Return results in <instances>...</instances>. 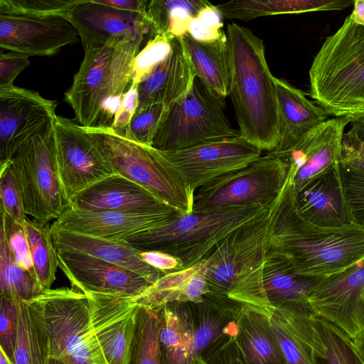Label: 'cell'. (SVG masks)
<instances>
[{"label":"cell","instance_id":"6da1fadb","mask_svg":"<svg viewBox=\"0 0 364 364\" xmlns=\"http://www.w3.org/2000/svg\"><path fill=\"white\" fill-rule=\"evenodd\" d=\"M268 250L287 258L299 274L325 277L364 259V228H327L298 214L294 186L286 183L268 213Z\"/></svg>","mask_w":364,"mask_h":364},{"label":"cell","instance_id":"7a4b0ae2","mask_svg":"<svg viewBox=\"0 0 364 364\" xmlns=\"http://www.w3.org/2000/svg\"><path fill=\"white\" fill-rule=\"evenodd\" d=\"M230 59V96L242 136L268 152L279 139L275 77L265 57L263 41L249 28L232 23L227 27Z\"/></svg>","mask_w":364,"mask_h":364},{"label":"cell","instance_id":"3957f363","mask_svg":"<svg viewBox=\"0 0 364 364\" xmlns=\"http://www.w3.org/2000/svg\"><path fill=\"white\" fill-rule=\"evenodd\" d=\"M309 76V95L328 116L364 120V26L346 16L325 38Z\"/></svg>","mask_w":364,"mask_h":364},{"label":"cell","instance_id":"277c9868","mask_svg":"<svg viewBox=\"0 0 364 364\" xmlns=\"http://www.w3.org/2000/svg\"><path fill=\"white\" fill-rule=\"evenodd\" d=\"M142 42L111 38L84 48V57L65 100L85 127H112L132 82L131 65Z\"/></svg>","mask_w":364,"mask_h":364},{"label":"cell","instance_id":"5b68a950","mask_svg":"<svg viewBox=\"0 0 364 364\" xmlns=\"http://www.w3.org/2000/svg\"><path fill=\"white\" fill-rule=\"evenodd\" d=\"M269 208L251 205L209 213L191 212L124 241L140 252L171 255L187 269L203 260L229 234L264 218Z\"/></svg>","mask_w":364,"mask_h":364},{"label":"cell","instance_id":"8992f818","mask_svg":"<svg viewBox=\"0 0 364 364\" xmlns=\"http://www.w3.org/2000/svg\"><path fill=\"white\" fill-rule=\"evenodd\" d=\"M82 129L115 173L137 183L182 214L192 212L195 192L164 151L132 141L111 127Z\"/></svg>","mask_w":364,"mask_h":364},{"label":"cell","instance_id":"52a82bcc","mask_svg":"<svg viewBox=\"0 0 364 364\" xmlns=\"http://www.w3.org/2000/svg\"><path fill=\"white\" fill-rule=\"evenodd\" d=\"M53 120L26 139L11 159L24 212L43 225L71 208L59 176Z\"/></svg>","mask_w":364,"mask_h":364},{"label":"cell","instance_id":"ba28073f","mask_svg":"<svg viewBox=\"0 0 364 364\" xmlns=\"http://www.w3.org/2000/svg\"><path fill=\"white\" fill-rule=\"evenodd\" d=\"M31 301L46 328L50 357L65 364H108L93 330L85 294L73 288L50 289Z\"/></svg>","mask_w":364,"mask_h":364},{"label":"cell","instance_id":"9c48e42d","mask_svg":"<svg viewBox=\"0 0 364 364\" xmlns=\"http://www.w3.org/2000/svg\"><path fill=\"white\" fill-rule=\"evenodd\" d=\"M224 98L196 77L189 93L166 107L152 146L174 151L240 136L224 112Z\"/></svg>","mask_w":364,"mask_h":364},{"label":"cell","instance_id":"30bf717a","mask_svg":"<svg viewBox=\"0 0 364 364\" xmlns=\"http://www.w3.org/2000/svg\"><path fill=\"white\" fill-rule=\"evenodd\" d=\"M268 232L267 214L235 230L212 250L203 259L206 295L230 299L257 279L268 251Z\"/></svg>","mask_w":364,"mask_h":364},{"label":"cell","instance_id":"8fae6325","mask_svg":"<svg viewBox=\"0 0 364 364\" xmlns=\"http://www.w3.org/2000/svg\"><path fill=\"white\" fill-rule=\"evenodd\" d=\"M287 178V164L274 153L268 152L247 166L198 189L192 212L209 213L251 205L269 208Z\"/></svg>","mask_w":364,"mask_h":364},{"label":"cell","instance_id":"7c38bea8","mask_svg":"<svg viewBox=\"0 0 364 364\" xmlns=\"http://www.w3.org/2000/svg\"><path fill=\"white\" fill-rule=\"evenodd\" d=\"M53 121L59 176L70 200L90 186L115 174L80 124L57 114Z\"/></svg>","mask_w":364,"mask_h":364},{"label":"cell","instance_id":"4fadbf2b","mask_svg":"<svg viewBox=\"0 0 364 364\" xmlns=\"http://www.w3.org/2000/svg\"><path fill=\"white\" fill-rule=\"evenodd\" d=\"M192 190L202 188L257 160L262 151L241 135L186 149L162 151Z\"/></svg>","mask_w":364,"mask_h":364},{"label":"cell","instance_id":"5bb4252c","mask_svg":"<svg viewBox=\"0 0 364 364\" xmlns=\"http://www.w3.org/2000/svg\"><path fill=\"white\" fill-rule=\"evenodd\" d=\"M308 302L316 315L344 331L352 339L364 331V259L322 277Z\"/></svg>","mask_w":364,"mask_h":364},{"label":"cell","instance_id":"9a60e30c","mask_svg":"<svg viewBox=\"0 0 364 364\" xmlns=\"http://www.w3.org/2000/svg\"><path fill=\"white\" fill-rule=\"evenodd\" d=\"M56 105L33 90L0 88V165L10 163L18 147L53 119Z\"/></svg>","mask_w":364,"mask_h":364},{"label":"cell","instance_id":"2e32d148","mask_svg":"<svg viewBox=\"0 0 364 364\" xmlns=\"http://www.w3.org/2000/svg\"><path fill=\"white\" fill-rule=\"evenodd\" d=\"M321 279L299 274L287 258L268 250L262 273L234 301L260 308L309 306V294Z\"/></svg>","mask_w":364,"mask_h":364},{"label":"cell","instance_id":"e0dca14e","mask_svg":"<svg viewBox=\"0 0 364 364\" xmlns=\"http://www.w3.org/2000/svg\"><path fill=\"white\" fill-rule=\"evenodd\" d=\"M56 250L59 268L72 288L84 294L136 296L151 285L139 274L121 266L77 251Z\"/></svg>","mask_w":364,"mask_h":364},{"label":"cell","instance_id":"ac0fdd59","mask_svg":"<svg viewBox=\"0 0 364 364\" xmlns=\"http://www.w3.org/2000/svg\"><path fill=\"white\" fill-rule=\"evenodd\" d=\"M78 33L65 18L0 15V47L28 56H51L77 41Z\"/></svg>","mask_w":364,"mask_h":364},{"label":"cell","instance_id":"d6986e66","mask_svg":"<svg viewBox=\"0 0 364 364\" xmlns=\"http://www.w3.org/2000/svg\"><path fill=\"white\" fill-rule=\"evenodd\" d=\"M294 198L296 210L306 222L327 228L355 223L343 187L340 164L313 176L298 188L294 187Z\"/></svg>","mask_w":364,"mask_h":364},{"label":"cell","instance_id":"ffe728a7","mask_svg":"<svg viewBox=\"0 0 364 364\" xmlns=\"http://www.w3.org/2000/svg\"><path fill=\"white\" fill-rule=\"evenodd\" d=\"M91 322L108 364H127L138 304L131 296L85 294Z\"/></svg>","mask_w":364,"mask_h":364},{"label":"cell","instance_id":"44dd1931","mask_svg":"<svg viewBox=\"0 0 364 364\" xmlns=\"http://www.w3.org/2000/svg\"><path fill=\"white\" fill-rule=\"evenodd\" d=\"M348 123L345 118L328 119L279 156L287 164V176L294 188L329 167L341 164L344 131Z\"/></svg>","mask_w":364,"mask_h":364},{"label":"cell","instance_id":"7402d4cb","mask_svg":"<svg viewBox=\"0 0 364 364\" xmlns=\"http://www.w3.org/2000/svg\"><path fill=\"white\" fill-rule=\"evenodd\" d=\"M183 215L178 210L161 213L129 211H90L70 208L51 228L112 240H124L163 225Z\"/></svg>","mask_w":364,"mask_h":364},{"label":"cell","instance_id":"603a6c76","mask_svg":"<svg viewBox=\"0 0 364 364\" xmlns=\"http://www.w3.org/2000/svg\"><path fill=\"white\" fill-rule=\"evenodd\" d=\"M68 20L84 48L101 47L111 38L143 42L146 35L151 36L145 16L117 10L95 0H81Z\"/></svg>","mask_w":364,"mask_h":364},{"label":"cell","instance_id":"cb8c5ba5","mask_svg":"<svg viewBox=\"0 0 364 364\" xmlns=\"http://www.w3.org/2000/svg\"><path fill=\"white\" fill-rule=\"evenodd\" d=\"M70 202L73 208L90 211L161 213L177 210L137 183L117 173L80 192Z\"/></svg>","mask_w":364,"mask_h":364},{"label":"cell","instance_id":"d4e9b609","mask_svg":"<svg viewBox=\"0 0 364 364\" xmlns=\"http://www.w3.org/2000/svg\"><path fill=\"white\" fill-rule=\"evenodd\" d=\"M171 50L150 75L139 84V105L163 104L166 107L185 97L196 75L181 37L171 41Z\"/></svg>","mask_w":364,"mask_h":364},{"label":"cell","instance_id":"484cf974","mask_svg":"<svg viewBox=\"0 0 364 364\" xmlns=\"http://www.w3.org/2000/svg\"><path fill=\"white\" fill-rule=\"evenodd\" d=\"M279 139L270 151L279 156L291 149L306 133L328 119L326 111L306 94L283 79L275 77Z\"/></svg>","mask_w":364,"mask_h":364},{"label":"cell","instance_id":"4316f807","mask_svg":"<svg viewBox=\"0 0 364 364\" xmlns=\"http://www.w3.org/2000/svg\"><path fill=\"white\" fill-rule=\"evenodd\" d=\"M56 250L77 251L132 270L144 277L150 284L165 274L151 267L136 250L124 240H112L50 227Z\"/></svg>","mask_w":364,"mask_h":364},{"label":"cell","instance_id":"83f0119b","mask_svg":"<svg viewBox=\"0 0 364 364\" xmlns=\"http://www.w3.org/2000/svg\"><path fill=\"white\" fill-rule=\"evenodd\" d=\"M160 318V364H191L200 356L194 342L195 303L166 304Z\"/></svg>","mask_w":364,"mask_h":364},{"label":"cell","instance_id":"f1b7e54d","mask_svg":"<svg viewBox=\"0 0 364 364\" xmlns=\"http://www.w3.org/2000/svg\"><path fill=\"white\" fill-rule=\"evenodd\" d=\"M235 343L242 364H287L266 315L258 308L241 304Z\"/></svg>","mask_w":364,"mask_h":364},{"label":"cell","instance_id":"f546056e","mask_svg":"<svg viewBox=\"0 0 364 364\" xmlns=\"http://www.w3.org/2000/svg\"><path fill=\"white\" fill-rule=\"evenodd\" d=\"M182 38L196 77L219 96L229 95L231 82V59L226 33L200 41L188 33Z\"/></svg>","mask_w":364,"mask_h":364},{"label":"cell","instance_id":"4dcf8cb0","mask_svg":"<svg viewBox=\"0 0 364 364\" xmlns=\"http://www.w3.org/2000/svg\"><path fill=\"white\" fill-rule=\"evenodd\" d=\"M257 308L266 315L287 364H315L306 337L310 306Z\"/></svg>","mask_w":364,"mask_h":364},{"label":"cell","instance_id":"1f68e13d","mask_svg":"<svg viewBox=\"0 0 364 364\" xmlns=\"http://www.w3.org/2000/svg\"><path fill=\"white\" fill-rule=\"evenodd\" d=\"M352 4L343 0H231L216 6L226 19L248 21L278 14L341 11Z\"/></svg>","mask_w":364,"mask_h":364},{"label":"cell","instance_id":"d6a6232c","mask_svg":"<svg viewBox=\"0 0 364 364\" xmlns=\"http://www.w3.org/2000/svg\"><path fill=\"white\" fill-rule=\"evenodd\" d=\"M310 320L308 343L315 364H364L344 331L313 312Z\"/></svg>","mask_w":364,"mask_h":364},{"label":"cell","instance_id":"836d02e7","mask_svg":"<svg viewBox=\"0 0 364 364\" xmlns=\"http://www.w3.org/2000/svg\"><path fill=\"white\" fill-rule=\"evenodd\" d=\"M206 0H152L147 7L146 18L151 36L164 35L170 38L183 37L191 23L210 6Z\"/></svg>","mask_w":364,"mask_h":364},{"label":"cell","instance_id":"e575fe53","mask_svg":"<svg viewBox=\"0 0 364 364\" xmlns=\"http://www.w3.org/2000/svg\"><path fill=\"white\" fill-rule=\"evenodd\" d=\"M49 339L42 318L31 300H19L14 364H47Z\"/></svg>","mask_w":364,"mask_h":364},{"label":"cell","instance_id":"d590c367","mask_svg":"<svg viewBox=\"0 0 364 364\" xmlns=\"http://www.w3.org/2000/svg\"><path fill=\"white\" fill-rule=\"evenodd\" d=\"M23 227L28 242L34 274L43 290L50 289L59 267L50 226L26 219Z\"/></svg>","mask_w":364,"mask_h":364},{"label":"cell","instance_id":"8d00e7d4","mask_svg":"<svg viewBox=\"0 0 364 364\" xmlns=\"http://www.w3.org/2000/svg\"><path fill=\"white\" fill-rule=\"evenodd\" d=\"M160 311L138 304L127 364H160Z\"/></svg>","mask_w":364,"mask_h":364},{"label":"cell","instance_id":"74e56055","mask_svg":"<svg viewBox=\"0 0 364 364\" xmlns=\"http://www.w3.org/2000/svg\"><path fill=\"white\" fill-rule=\"evenodd\" d=\"M0 287L1 296L23 301L33 299L45 291L34 274L14 261L2 228H0Z\"/></svg>","mask_w":364,"mask_h":364},{"label":"cell","instance_id":"f35d334b","mask_svg":"<svg viewBox=\"0 0 364 364\" xmlns=\"http://www.w3.org/2000/svg\"><path fill=\"white\" fill-rule=\"evenodd\" d=\"M198 266V264L189 269L163 276L141 294L133 296V301L150 309H159L173 301L182 302L187 282Z\"/></svg>","mask_w":364,"mask_h":364},{"label":"cell","instance_id":"ab89813d","mask_svg":"<svg viewBox=\"0 0 364 364\" xmlns=\"http://www.w3.org/2000/svg\"><path fill=\"white\" fill-rule=\"evenodd\" d=\"M81 0H0V15L69 18Z\"/></svg>","mask_w":364,"mask_h":364},{"label":"cell","instance_id":"60d3db41","mask_svg":"<svg viewBox=\"0 0 364 364\" xmlns=\"http://www.w3.org/2000/svg\"><path fill=\"white\" fill-rule=\"evenodd\" d=\"M171 39L164 35H156L146 43L132 60L131 83L139 85L150 75L170 52Z\"/></svg>","mask_w":364,"mask_h":364},{"label":"cell","instance_id":"b9f144b4","mask_svg":"<svg viewBox=\"0 0 364 364\" xmlns=\"http://www.w3.org/2000/svg\"><path fill=\"white\" fill-rule=\"evenodd\" d=\"M166 107L155 104L136 110L124 136L139 144L151 146Z\"/></svg>","mask_w":364,"mask_h":364},{"label":"cell","instance_id":"7bdbcfd3","mask_svg":"<svg viewBox=\"0 0 364 364\" xmlns=\"http://www.w3.org/2000/svg\"><path fill=\"white\" fill-rule=\"evenodd\" d=\"M1 228L4 230L14 261L23 269L35 275L23 225L14 221L1 209Z\"/></svg>","mask_w":364,"mask_h":364},{"label":"cell","instance_id":"ee69618b","mask_svg":"<svg viewBox=\"0 0 364 364\" xmlns=\"http://www.w3.org/2000/svg\"><path fill=\"white\" fill-rule=\"evenodd\" d=\"M19 300L1 296L0 349L13 364L18 330Z\"/></svg>","mask_w":364,"mask_h":364},{"label":"cell","instance_id":"f6af8a7d","mask_svg":"<svg viewBox=\"0 0 364 364\" xmlns=\"http://www.w3.org/2000/svg\"><path fill=\"white\" fill-rule=\"evenodd\" d=\"M0 198L1 209L14 221L23 225L26 217L11 161L0 165Z\"/></svg>","mask_w":364,"mask_h":364},{"label":"cell","instance_id":"bcb514c9","mask_svg":"<svg viewBox=\"0 0 364 364\" xmlns=\"http://www.w3.org/2000/svg\"><path fill=\"white\" fill-rule=\"evenodd\" d=\"M340 171L354 220L364 228V171L343 164Z\"/></svg>","mask_w":364,"mask_h":364},{"label":"cell","instance_id":"7dc6e473","mask_svg":"<svg viewBox=\"0 0 364 364\" xmlns=\"http://www.w3.org/2000/svg\"><path fill=\"white\" fill-rule=\"evenodd\" d=\"M221 18L217 6L211 4L192 21L187 33L200 41L214 39L223 31Z\"/></svg>","mask_w":364,"mask_h":364},{"label":"cell","instance_id":"c3c4849f","mask_svg":"<svg viewBox=\"0 0 364 364\" xmlns=\"http://www.w3.org/2000/svg\"><path fill=\"white\" fill-rule=\"evenodd\" d=\"M30 65L29 56L15 51L0 53V88L14 85L16 77Z\"/></svg>","mask_w":364,"mask_h":364},{"label":"cell","instance_id":"681fc988","mask_svg":"<svg viewBox=\"0 0 364 364\" xmlns=\"http://www.w3.org/2000/svg\"><path fill=\"white\" fill-rule=\"evenodd\" d=\"M138 84L131 83L123 95L120 108L112 126L117 133L124 136L139 105Z\"/></svg>","mask_w":364,"mask_h":364},{"label":"cell","instance_id":"f907efd6","mask_svg":"<svg viewBox=\"0 0 364 364\" xmlns=\"http://www.w3.org/2000/svg\"><path fill=\"white\" fill-rule=\"evenodd\" d=\"M140 256L144 262L165 275L184 270L181 262L178 259L163 252H140Z\"/></svg>","mask_w":364,"mask_h":364},{"label":"cell","instance_id":"816d5d0a","mask_svg":"<svg viewBox=\"0 0 364 364\" xmlns=\"http://www.w3.org/2000/svg\"><path fill=\"white\" fill-rule=\"evenodd\" d=\"M351 124L348 132L343 135L342 150L364 156V120Z\"/></svg>","mask_w":364,"mask_h":364},{"label":"cell","instance_id":"f5cc1de1","mask_svg":"<svg viewBox=\"0 0 364 364\" xmlns=\"http://www.w3.org/2000/svg\"><path fill=\"white\" fill-rule=\"evenodd\" d=\"M235 336L214 353L206 361L212 364H242L240 360L235 343Z\"/></svg>","mask_w":364,"mask_h":364},{"label":"cell","instance_id":"db71d44e","mask_svg":"<svg viewBox=\"0 0 364 364\" xmlns=\"http://www.w3.org/2000/svg\"><path fill=\"white\" fill-rule=\"evenodd\" d=\"M97 3L104 4L111 8L140 14H146L149 1L145 0H95Z\"/></svg>","mask_w":364,"mask_h":364},{"label":"cell","instance_id":"11a10c76","mask_svg":"<svg viewBox=\"0 0 364 364\" xmlns=\"http://www.w3.org/2000/svg\"><path fill=\"white\" fill-rule=\"evenodd\" d=\"M341 164L350 167L364 171V156L342 150Z\"/></svg>","mask_w":364,"mask_h":364},{"label":"cell","instance_id":"9f6ffc18","mask_svg":"<svg viewBox=\"0 0 364 364\" xmlns=\"http://www.w3.org/2000/svg\"><path fill=\"white\" fill-rule=\"evenodd\" d=\"M349 16L354 23L364 26V0L353 1V9Z\"/></svg>","mask_w":364,"mask_h":364},{"label":"cell","instance_id":"6f0895ef","mask_svg":"<svg viewBox=\"0 0 364 364\" xmlns=\"http://www.w3.org/2000/svg\"><path fill=\"white\" fill-rule=\"evenodd\" d=\"M352 340L355 350L364 363V331L360 333Z\"/></svg>","mask_w":364,"mask_h":364},{"label":"cell","instance_id":"680465c9","mask_svg":"<svg viewBox=\"0 0 364 364\" xmlns=\"http://www.w3.org/2000/svg\"><path fill=\"white\" fill-rule=\"evenodd\" d=\"M0 364H13L0 349Z\"/></svg>","mask_w":364,"mask_h":364},{"label":"cell","instance_id":"91938a15","mask_svg":"<svg viewBox=\"0 0 364 364\" xmlns=\"http://www.w3.org/2000/svg\"><path fill=\"white\" fill-rule=\"evenodd\" d=\"M191 364H212L205 360H204L202 357L199 356L196 358Z\"/></svg>","mask_w":364,"mask_h":364},{"label":"cell","instance_id":"94428289","mask_svg":"<svg viewBox=\"0 0 364 364\" xmlns=\"http://www.w3.org/2000/svg\"><path fill=\"white\" fill-rule=\"evenodd\" d=\"M47 364H65V363H64L63 361H61L58 359H56V358H54L52 357H49Z\"/></svg>","mask_w":364,"mask_h":364}]
</instances>
